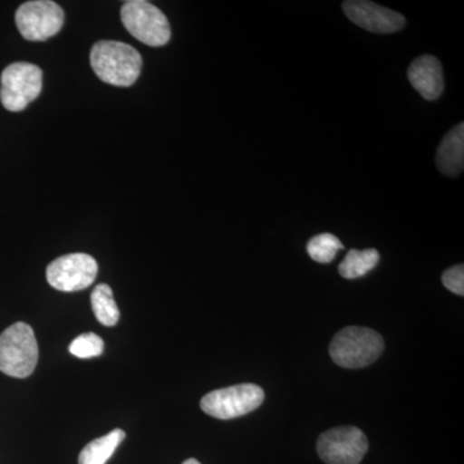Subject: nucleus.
Here are the masks:
<instances>
[{"label": "nucleus", "instance_id": "nucleus-1", "mask_svg": "<svg viewBox=\"0 0 464 464\" xmlns=\"http://www.w3.org/2000/svg\"><path fill=\"white\" fill-rule=\"evenodd\" d=\"M94 74L115 87H130L139 79L142 57L132 45L116 41H101L91 51Z\"/></svg>", "mask_w": 464, "mask_h": 464}, {"label": "nucleus", "instance_id": "nucleus-2", "mask_svg": "<svg viewBox=\"0 0 464 464\" xmlns=\"http://www.w3.org/2000/svg\"><path fill=\"white\" fill-rule=\"evenodd\" d=\"M384 350L380 333L364 326H347L333 338L329 353L335 364L346 369H362L373 364Z\"/></svg>", "mask_w": 464, "mask_h": 464}, {"label": "nucleus", "instance_id": "nucleus-3", "mask_svg": "<svg viewBox=\"0 0 464 464\" xmlns=\"http://www.w3.org/2000/svg\"><path fill=\"white\" fill-rule=\"evenodd\" d=\"M39 348L32 326L16 323L0 334V372L26 378L38 364Z\"/></svg>", "mask_w": 464, "mask_h": 464}, {"label": "nucleus", "instance_id": "nucleus-4", "mask_svg": "<svg viewBox=\"0 0 464 464\" xmlns=\"http://www.w3.org/2000/svg\"><path fill=\"white\" fill-rule=\"evenodd\" d=\"M125 29L150 47H161L169 42L170 26L163 12L146 0L125 2L121 11Z\"/></svg>", "mask_w": 464, "mask_h": 464}, {"label": "nucleus", "instance_id": "nucleus-5", "mask_svg": "<svg viewBox=\"0 0 464 464\" xmlns=\"http://www.w3.org/2000/svg\"><path fill=\"white\" fill-rule=\"evenodd\" d=\"M0 83V101L5 109L23 111L41 94L43 72L41 67L33 63H11L2 72Z\"/></svg>", "mask_w": 464, "mask_h": 464}, {"label": "nucleus", "instance_id": "nucleus-6", "mask_svg": "<svg viewBox=\"0 0 464 464\" xmlns=\"http://www.w3.org/2000/svg\"><path fill=\"white\" fill-rule=\"evenodd\" d=\"M265 392L257 384L244 383L212 391L201 399L204 413L217 420H234L252 413L264 402Z\"/></svg>", "mask_w": 464, "mask_h": 464}, {"label": "nucleus", "instance_id": "nucleus-7", "mask_svg": "<svg viewBox=\"0 0 464 464\" xmlns=\"http://www.w3.org/2000/svg\"><path fill=\"white\" fill-rule=\"evenodd\" d=\"M65 14L51 0H33L24 3L16 12L18 32L27 41H47L63 29Z\"/></svg>", "mask_w": 464, "mask_h": 464}, {"label": "nucleus", "instance_id": "nucleus-8", "mask_svg": "<svg viewBox=\"0 0 464 464\" xmlns=\"http://www.w3.org/2000/svg\"><path fill=\"white\" fill-rule=\"evenodd\" d=\"M368 448L365 433L357 427H337L317 440V453L326 464H360Z\"/></svg>", "mask_w": 464, "mask_h": 464}, {"label": "nucleus", "instance_id": "nucleus-9", "mask_svg": "<svg viewBox=\"0 0 464 464\" xmlns=\"http://www.w3.org/2000/svg\"><path fill=\"white\" fill-rule=\"evenodd\" d=\"M99 265L85 253H72L54 259L47 267V280L52 288L61 292H78L96 280Z\"/></svg>", "mask_w": 464, "mask_h": 464}, {"label": "nucleus", "instance_id": "nucleus-10", "mask_svg": "<svg viewBox=\"0 0 464 464\" xmlns=\"http://www.w3.org/2000/svg\"><path fill=\"white\" fill-rule=\"evenodd\" d=\"M343 12L348 20L371 33H396L405 26L402 14L368 0H348L343 3Z\"/></svg>", "mask_w": 464, "mask_h": 464}, {"label": "nucleus", "instance_id": "nucleus-11", "mask_svg": "<svg viewBox=\"0 0 464 464\" xmlns=\"http://www.w3.org/2000/svg\"><path fill=\"white\" fill-rule=\"evenodd\" d=\"M408 78L414 90L424 100L433 101L441 96L444 91V75L441 63L438 58L424 54L411 63L408 69Z\"/></svg>", "mask_w": 464, "mask_h": 464}, {"label": "nucleus", "instance_id": "nucleus-12", "mask_svg": "<svg viewBox=\"0 0 464 464\" xmlns=\"http://www.w3.org/2000/svg\"><path fill=\"white\" fill-rule=\"evenodd\" d=\"M436 167L448 177H457L464 167V124L449 130L440 143L436 155Z\"/></svg>", "mask_w": 464, "mask_h": 464}, {"label": "nucleus", "instance_id": "nucleus-13", "mask_svg": "<svg viewBox=\"0 0 464 464\" xmlns=\"http://www.w3.org/2000/svg\"><path fill=\"white\" fill-rule=\"evenodd\" d=\"M124 439L123 430L115 429L108 435L93 440L79 454V464H105Z\"/></svg>", "mask_w": 464, "mask_h": 464}, {"label": "nucleus", "instance_id": "nucleus-14", "mask_svg": "<svg viewBox=\"0 0 464 464\" xmlns=\"http://www.w3.org/2000/svg\"><path fill=\"white\" fill-rule=\"evenodd\" d=\"M378 262L380 253L377 249H351L338 267V271L344 279H357L373 270Z\"/></svg>", "mask_w": 464, "mask_h": 464}, {"label": "nucleus", "instance_id": "nucleus-15", "mask_svg": "<svg viewBox=\"0 0 464 464\" xmlns=\"http://www.w3.org/2000/svg\"><path fill=\"white\" fill-rule=\"evenodd\" d=\"M94 315L102 325L114 326L119 322L121 313L116 306L112 290L108 284H99L91 295Z\"/></svg>", "mask_w": 464, "mask_h": 464}, {"label": "nucleus", "instance_id": "nucleus-16", "mask_svg": "<svg viewBox=\"0 0 464 464\" xmlns=\"http://www.w3.org/2000/svg\"><path fill=\"white\" fill-rule=\"evenodd\" d=\"M341 249H343L342 241L329 232L316 235L307 244L308 256L319 264H331Z\"/></svg>", "mask_w": 464, "mask_h": 464}, {"label": "nucleus", "instance_id": "nucleus-17", "mask_svg": "<svg viewBox=\"0 0 464 464\" xmlns=\"http://www.w3.org/2000/svg\"><path fill=\"white\" fill-rule=\"evenodd\" d=\"M103 348L105 343L99 335L94 333H84L72 342L69 351L79 359H91V357L102 355Z\"/></svg>", "mask_w": 464, "mask_h": 464}, {"label": "nucleus", "instance_id": "nucleus-18", "mask_svg": "<svg viewBox=\"0 0 464 464\" xmlns=\"http://www.w3.org/2000/svg\"><path fill=\"white\" fill-rule=\"evenodd\" d=\"M442 284L445 288L458 295H464V267L463 265H457L449 268L442 274Z\"/></svg>", "mask_w": 464, "mask_h": 464}, {"label": "nucleus", "instance_id": "nucleus-19", "mask_svg": "<svg viewBox=\"0 0 464 464\" xmlns=\"http://www.w3.org/2000/svg\"><path fill=\"white\" fill-rule=\"evenodd\" d=\"M183 464H201V463L198 462L197 459H188V460H186V462H183Z\"/></svg>", "mask_w": 464, "mask_h": 464}]
</instances>
